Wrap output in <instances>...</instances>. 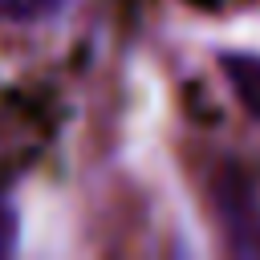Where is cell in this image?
Masks as SVG:
<instances>
[{
    "mask_svg": "<svg viewBox=\"0 0 260 260\" xmlns=\"http://www.w3.org/2000/svg\"><path fill=\"white\" fill-rule=\"evenodd\" d=\"M223 73H228L232 89L240 93L244 110L252 118H260V57L256 53H232V57H223Z\"/></svg>",
    "mask_w": 260,
    "mask_h": 260,
    "instance_id": "cell-2",
    "label": "cell"
},
{
    "mask_svg": "<svg viewBox=\"0 0 260 260\" xmlns=\"http://www.w3.org/2000/svg\"><path fill=\"white\" fill-rule=\"evenodd\" d=\"M219 203H223V219H228L232 248L244 252V256H256V252H260V207H256L248 183L228 179V187L219 191Z\"/></svg>",
    "mask_w": 260,
    "mask_h": 260,
    "instance_id": "cell-1",
    "label": "cell"
},
{
    "mask_svg": "<svg viewBox=\"0 0 260 260\" xmlns=\"http://www.w3.org/2000/svg\"><path fill=\"white\" fill-rule=\"evenodd\" d=\"M57 8L61 0H0V20H41Z\"/></svg>",
    "mask_w": 260,
    "mask_h": 260,
    "instance_id": "cell-3",
    "label": "cell"
},
{
    "mask_svg": "<svg viewBox=\"0 0 260 260\" xmlns=\"http://www.w3.org/2000/svg\"><path fill=\"white\" fill-rule=\"evenodd\" d=\"M12 248H16V215H12V207L0 203V256H8Z\"/></svg>",
    "mask_w": 260,
    "mask_h": 260,
    "instance_id": "cell-4",
    "label": "cell"
}]
</instances>
